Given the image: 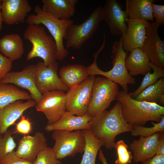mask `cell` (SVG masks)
Here are the masks:
<instances>
[{"label":"cell","mask_w":164,"mask_h":164,"mask_svg":"<svg viewBox=\"0 0 164 164\" xmlns=\"http://www.w3.org/2000/svg\"><path fill=\"white\" fill-rule=\"evenodd\" d=\"M89 124V130L93 135L101 141L102 146L109 150L113 148L118 135L133 129L132 126L124 119L119 101L109 110L92 118Z\"/></svg>","instance_id":"6da1fadb"},{"label":"cell","mask_w":164,"mask_h":164,"mask_svg":"<svg viewBox=\"0 0 164 164\" xmlns=\"http://www.w3.org/2000/svg\"><path fill=\"white\" fill-rule=\"evenodd\" d=\"M115 100L120 102L124 119L132 125L143 126L149 121L159 122L164 115V107L155 103L137 101L123 90L119 91Z\"/></svg>","instance_id":"7a4b0ae2"},{"label":"cell","mask_w":164,"mask_h":164,"mask_svg":"<svg viewBox=\"0 0 164 164\" xmlns=\"http://www.w3.org/2000/svg\"><path fill=\"white\" fill-rule=\"evenodd\" d=\"M112 68L107 71H103L98 67L97 59L102 50L99 49L94 54V60L89 66L87 67L89 75H99L103 76L114 83L119 84L123 91L128 92V84L134 85L135 79L130 75L125 66V60L128 52L124 50L123 48L122 37H121L118 41H114L112 46Z\"/></svg>","instance_id":"3957f363"},{"label":"cell","mask_w":164,"mask_h":164,"mask_svg":"<svg viewBox=\"0 0 164 164\" xmlns=\"http://www.w3.org/2000/svg\"><path fill=\"white\" fill-rule=\"evenodd\" d=\"M23 37L32 45V49L26 56L27 60L40 57L47 67L56 62V44L53 38L47 34L44 27L37 24H28Z\"/></svg>","instance_id":"277c9868"},{"label":"cell","mask_w":164,"mask_h":164,"mask_svg":"<svg viewBox=\"0 0 164 164\" xmlns=\"http://www.w3.org/2000/svg\"><path fill=\"white\" fill-rule=\"evenodd\" d=\"M35 14L28 15L25 21L28 24H42L47 29L56 44L57 49V60L61 61L68 54V51L64 47L63 39L68 27L73 23L70 19H60L44 12L41 6H35Z\"/></svg>","instance_id":"5b68a950"},{"label":"cell","mask_w":164,"mask_h":164,"mask_svg":"<svg viewBox=\"0 0 164 164\" xmlns=\"http://www.w3.org/2000/svg\"><path fill=\"white\" fill-rule=\"evenodd\" d=\"M119 91L118 84L104 77L95 78L93 83L88 114L97 116L110 106L115 100Z\"/></svg>","instance_id":"8992f818"},{"label":"cell","mask_w":164,"mask_h":164,"mask_svg":"<svg viewBox=\"0 0 164 164\" xmlns=\"http://www.w3.org/2000/svg\"><path fill=\"white\" fill-rule=\"evenodd\" d=\"M102 7L95 9L87 19L80 24L70 25L67 28L64 39L66 40L65 48L80 49L90 39L99 27L102 21Z\"/></svg>","instance_id":"52a82bcc"},{"label":"cell","mask_w":164,"mask_h":164,"mask_svg":"<svg viewBox=\"0 0 164 164\" xmlns=\"http://www.w3.org/2000/svg\"><path fill=\"white\" fill-rule=\"evenodd\" d=\"M55 144L53 150L56 158L61 160L83 152L85 138L83 130L67 131L55 130L52 135Z\"/></svg>","instance_id":"ba28073f"},{"label":"cell","mask_w":164,"mask_h":164,"mask_svg":"<svg viewBox=\"0 0 164 164\" xmlns=\"http://www.w3.org/2000/svg\"><path fill=\"white\" fill-rule=\"evenodd\" d=\"M95 75H90L79 85L70 89L66 93L67 111L77 116L88 114Z\"/></svg>","instance_id":"9c48e42d"},{"label":"cell","mask_w":164,"mask_h":164,"mask_svg":"<svg viewBox=\"0 0 164 164\" xmlns=\"http://www.w3.org/2000/svg\"><path fill=\"white\" fill-rule=\"evenodd\" d=\"M66 94L64 91L54 90L43 94L36 104V110L43 113L47 119L48 124L58 121L67 111Z\"/></svg>","instance_id":"30bf717a"},{"label":"cell","mask_w":164,"mask_h":164,"mask_svg":"<svg viewBox=\"0 0 164 164\" xmlns=\"http://www.w3.org/2000/svg\"><path fill=\"white\" fill-rule=\"evenodd\" d=\"M58 68L57 62L48 67L46 66L43 62H39L36 64L34 82L37 90L41 95L52 91L68 90L58 76Z\"/></svg>","instance_id":"8fae6325"},{"label":"cell","mask_w":164,"mask_h":164,"mask_svg":"<svg viewBox=\"0 0 164 164\" xmlns=\"http://www.w3.org/2000/svg\"><path fill=\"white\" fill-rule=\"evenodd\" d=\"M102 20L108 24L111 33L122 37L127 29V14L122 9L121 3L116 0H107L102 7Z\"/></svg>","instance_id":"7c38bea8"},{"label":"cell","mask_w":164,"mask_h":164,"mask_svg":"<svg viewBox=\"0 0 164 164\" xmlns=\"http://www.w3.org/2000/svg\"><path fill=\"white\" fill-rule=\"evenodd\" d=\"M160 26L155 22H149L146 29V38L141 49L152 63L164 68V42L159 37Z\"/></svg>","instance_id":"4fadbf2b"},{"label":"cell","mask_w":164,"mask_h":164,"mask_svg":"<svg viewBox=\"0 0 164 164\" xmlns=\"http://www.w3.org/2000/svg\"><path fill=\"white\" fill-rule=\"evenodd\" d=\"M36 69V64H31L25 67L21 71H10L0 80V83L12 84L27 90L32 99L37 103L40 100L42 95L37 90L34 82Z\"/></svg>","instance_id":"5bb4252c"},{"label":"cell","mask_w":164,"mask_h":164,"mask_svg":"<svg viewBox=\"0 0 164 164\" xmlns=\"http://www.w3.org/2000/svg\"><path fill=\"white\" fill-rule=\"evenodd\" d=\"M149 22L144 20L128 18L127 29L122 36L124 51L130 52L135 49L142 48L146 38V27Z\"/></svg>","instance_id":"9a60e30c"},{"label":"cell","mask_w":164,"mask_h":164,"mask_svg":"<svg viewBox=\"0 0 164 164\" xmlns=\"http://www.w3.org/2000/svg\"><path fill=\"white\" fill-rule=\"evenodd\" d=\"M47 147L44 135L37 132L33 136L24 135L19 142L15 153L19 157L33 163L39 153Z\"/></svg>","instance_id":"2e32d148"},{"label":"cell","mask_w":164,"mask_h":164,"mask_svg":"<svg viewBox=\"0 0 164 164\" xmlns=\"http://www.w3.org/2000/svg\"><path fill=\"white\" fill-rule=\"evenodd\" d=\"M1 9L3 22L13 25L25 21L32 7L27 0H2Z\"/></svg>","instance_id":"e0dca14e"},{"label":"cell","mask_w":164,"mask_h":164,"mask_svg":"<svg viewBox=\"0 0 164 164\" xmlns=\"http://www.w3.org/2000/svg\"><path fill=\"white\" fill-rule=\"evenodd\" d=\"M160 135V132H157L133 140L130 148L133 153L132 159L135 163H141L156 155Z\"/></svg>","instance_id":"ac0fdd59"},{"label":"cell","mask_w":164,"mask_h":164,"mask_svg":"<svg viewBox=\"0 0 164 164\" xmlns=\"http://www.w3.org/2000/svg\"><path fill=\"white\" fill-rule=\"evenodd\" d=\"M32 99L23 102L18 100L0 109V134H4L8 128L23 115L24 112L36 105Z\"/></svg>","instance_id":"d6986e66"},{"label":"cell","mask_w":164,"mask_h":164,"mask_svg":"<svg viewBox=\"0 0 164 164\" xmlns=\"http://www.w3.org/2000/svg\"><path fill=\"white\" fill-rule=\"evenodd\" d=\"M92 118L88 114L77 116L67 111L56 122L52 124H47L45 129L47 132L58 130L73 131L89 129V122Z\"/></svg>","instance_id":"ffe728a7"},{"label":"cell","mask_w":164,"mask_h":164,"mask_svg":"<svg viewBox=\"0 0 164 164\" xmlns=\"http://www.w3.org/2000/svg\"><path fill=\"white\" fill-rule=\"evenodd\" d=\"M78 0H42V10L60 19H70L74 15Z\"/></svg>","instance_id":"44dd1931"},{"label":"cell","mask_w":164,"mask_h":164,"mask_svg":"<svg viewBox=\"0 0 164 164\" xmlns=\"http://www.w3.org/2000/svg\"><path fill=\"white\" fill-rule=\"evenodd\" d=\"M149 59L140 48L133 49L128 54L125 60V66L129 74L135 76L145 75L150 72L152 68L149 65Z\"/></svg>","instance_id":"7402d4cb"},{"label":"cell","mask_w":164,"mask_h":164,"mask_svg":"<svg viewBox=\"0 0 164 164\" xmlns=\"http://www.w3.org/2000/svg\"><path fill=\"white\" fill-rule=\"evenodd\" d=\"M59 75L63 84L69 89L80 84L89 75L87 67L81 64H74L62 67Z\"/></svg>","instance_id":"603a6c76"},{"label":"cell","mask_w":164,"mask_h":164,"mask_svg":"<svg viewBox=\"0 0 164 164\" xmlns=\"http://www.w3.org/2000/svg\"><path fill=\"white\" fill-rule=\"evenodd\" d=\"M24 52L23 41L19 34H7L0 39V52L12 61L20 58Z\"/></svg>","instance_id":"cb8c5ba5"},{"label":"cell","mask_w":164,"mask_h":164,"mask_svg":"<svg viewBox=\"0 0 164 164\" xmlns=\"http://www.w3.org/2000/svg\"><path fill=\"white\" fill-rule=\"evenodd\" d=\"M155 0H126V10L131 19H138L154 22L152 4Z\"/></svg>","instance_id":"d4e9b609"},{"label":"cell","mask_w":164,"mask_h":164,"mask_svg":"<svg viewBox=\"0 0 164 164\" xmlns=\"http://www.w3.org/2000/svg\"><path fill=\"white\" fill-rule=\"evenodd\" d=\"M32 99L30 94L11 84L0 83V109L18 100Z\"/></svg>","instance_id":"484cf974"},{"label":"cell","mask_w":164,"mask_h":164,"mask_svg":"<svg viewBox=\"0 0 164 164\" xmlns=\"http://www.w3.org/2000/svg\"><path fill=\"white\" fill-rule=\"evenodd\" d=\"M85 143L82 159L80 164H95L97 155L102 145L89 129L83 130Z\"/></svg>","instance_id":"4316f807"},{"label":"cell","mask_w":164,"mask_h":164,"mask_svg":"<svg viewBox=\"0 0 164 164\" xmlns=\"http://www.w3.org/2000/svg\"><path fill=\"white\" fill-rule=\"evenodd\" d=\"M163 95L164 77H162L154 84L145 88L135 99L137 101L157 104L161 97Z\"/></svg>","instance_id":"83f0119b"},{"label":"cell","mask_w":164,"mask_h":164,"mask_svg":"<svg viewBox=\"0 0 164 164\" xmlns=\"http://www.w3.org/2000/svg\"><path fill=\"white\" fill-rule=\"evenodd\" d=\"M149 65L153 69V73L148 72L145 74L138 88L134 91L128 93V95L134 99L145 88L156 83L159 79L164 77V69L151 62Z\"/></svg>","instance_id":"f1b7e54d"},{"label":"cell","mask_w":164,"mask_h":164,"mask_svg":"<svg viewBox=\"0 0 164 164\" xmlns=\"http://www.w3.org/2000/svg\"><path fill=\"white\" fill-rule=\"evenodd\" d=\"M151 123L153 126L150 127L138 125H132L133 129L130 132L131 135L133 136L147 137L157 132H164V115L162 116L159 122L155 123L152 121Z\"/></svg>","instance_id":"f546056e"},{"label":"cell","mask_w":164,"mask_h":164,"mask_svg":"<svg viewBox=\"0 0 164 164\" xmlns=\"http://www.w3.org/2000/svg\"><path fill=\"white\" fill-rule=\"evenodd\" d=\"M113 148L116 150L117 155V159L115 161V164L131 163L133 156L131 152L128 150V145L123 140L115 142Z\"/></svg>","instance_id":"4dcf8cb0"},{"label":"cell","mask_w":164,"mask_h":164,"mask_svg":"<svg viewBox=\"0 0 164 164\" xmlns=\"http://www.w3.org/2000/svg\"><path fill=\"white\" fill-rule=\"evenodd\" d=\"M13 132L7 130L3 135L0 134V161L9 153L14 150L16 146L12 135Z\"/></svg>","instance_id":"1f68e13d"},{"label":"cell","mask_w":164,"mask_h":164,"mask_svg":"<svg viewBox=\"0 0 164 164\" xmlns=\"http://www.w3.org/2000/svg\"><path fill=\"white\" fill-rule=\"evenodd\" d=\"M32 164H62V162L56 158L52 148L47 147L39 153Z\"/></svg>","instance_id":"d6a6232c"},{"label":"cell","mask_w":164,"mask_h":164,"mask_svg":"<svg viewBox=\"0 0 164 164\" xmlns=\"http://www.w3.org/2000/svg\"><path fill=\"white\" fill-rule=\"evenodd\" d=\"M32 123L29 118L22 115L16 124L15 133L29 135L32 130Z\"/></svg>","instance_id":"836d02e7"},{"label":"cell","mask_w":164,"mask_h":164,"mask_svg":"<svg viewBox=\"0 0 164 164\" xmlns=\"http://www.w3.org/2000/svg\"><path fill=\"white\" fill-rule=\"evenodd\" d=\"M32 163L18 156L14 150L9 153L0 161V164H32Z\"/></svg>","instance_id":"e575fe53"},{"label":"cell","mask_w":164,"mask_h":164,"mask_svg":"<svg viewBox=\"0 0 164 164\" xmlns=\"http://www.w3.org/2000/svg\"><path fill=\"white\" fill-rule=\"evenodd\" d=\"M12 61L0 53V80L4 78L12 67Z\"/></svg>","instance_id":"d590c367"},{"label":"cell","mask_w":164,"mask_h":164,"mask_svg":"<svg viewBox=\"0 0 164 164\" xmlns=\"http://www.w3.org/2000/svg\"><path fill=\"white\" fill-rule=\"evenodd\" d=\"M152 15L155 18L157 23L160 25L164 24V5L152 3Z\"/></svg>","instance_id":"8d00e7d4"},{"label":"cell","mask_w":164,"mask_h":164,"mask_svg":"<svg viewBox=\"0 0 164 164\" xmlns=\"http://www.w3.org/2000/svg\"><path fill=\"white\" fill-rule=\"evenodd\" d=\"M141 164H164V155H156Z\"/></svg>","instance_id":"74e56055"},{"label":"cell","mask_w":164,"mask_h":164,"mask_svg":"<svg viewBox=\"0 0 164 164\" xmlns=\"http://www.w3.org/2000/svg\"><path fill=\"white\" fill-rule=\"evenodd\" d=\"M156 155H164V132L160 133Z\"/></svg>","instance_id":"f35d334b"},{"label":"cell","mask_w":164,"mask_h":164,"mask_svg":"<svg viewBox=\"0 0 164 164\" xmlns=\"http://www.w3.org/2000/svg\"><path fill=\"white\" fill-rule=\"evenodd\" d=\"M98 159L102 164H108L106 158L100 148L99 151Z\"/></svg>","instance_id":"ab89813d"},{"label":"cell","mask_w":164,"mask_h":164,"mask_svg":"<svg viewBox=\"0 0 164 164\" xmlns=\"http://www.w3.org/2000/svg\"><path fill=\"white\" fill-rule=\"evenodd\" d=\"M2 0H0V31L1 30L2 28V24L3 22L2 17V14L1 9V4Z\"/></svg>","instance_id":"60d3db41"},{"label":"cell","mask_w":164,"mask_h":164,"mask_svg":"<svg viewBox=\"0 0 164 164\" xmlns=\"http://www.w3.org/2000/svg\"><path fill=\"white\" fill-rule=\"evenodd\" d=\"M159 103L160 104V105L164 107V95L162 96L160 98Z\"/></svg>","instance_id":"b9f144b4"}]
</instances>
